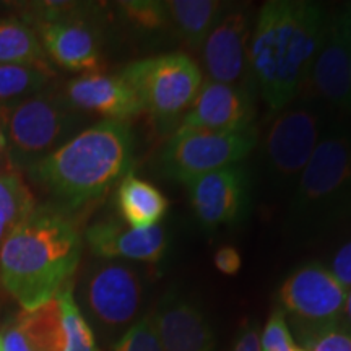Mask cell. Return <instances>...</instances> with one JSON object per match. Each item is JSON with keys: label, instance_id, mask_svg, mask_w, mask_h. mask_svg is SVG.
<instances>
[{"label": "cell", "instance_id": "cell-3", "mask_svg": "<svg viewBox=\"0 0 351 351\" xmlns=\"http://www.w3.org/2000/svg\"><path fill=\"white\" fill-rule=\"evenodd\" d=\"M132 153L129 124L103 119L70 137L26 173L64 208L75 210L103 197L129 174Z\"/></svg>", "mask_w": 351, "mask_h": 351}, {"label": "cell", "instance_id": "cell-38", "mask_svg": "<svg viewBox=\"0 0 351 351\" xmlns=\"http://www.w3.org/2000/svg\"><path fill=\"white\" fill-rule=\"evenodd\" d=\"M0 7H2V3H0Z\"/></svg>", "mask_w": 351, "mask_h": 351}, {"label": "cell", "instance_id": "cell-22", "mask_svg": "<svg viewBox=\"0 0 351 351\" xmlns=\"http://www.w3.org/2000/svg\"><path fill=\"white\" fill-rule=\"evenodd\" d=\"M23 330L33 351H64V333L57 298L36 309H21L13 319Z\"/></svg>", "mask_w": 351, "mask_h": 351}, {"label": "cell", "instance_id": "cell-11", "mask_svg": "<svg viewBox=\"0 0 351 351\" xmlns=\"http://www.w3.org/2000/svg\"><path fill=\"white\" fill-rule=\"evenodd\" d=\"M197 221L207 231L236 225L249 212L251 181L243 165L212 171L187 184Z\"/></svg>", "mask_w": 351, "mask_h": 351}, {"label": "cell", "instance_id": "cell-12", "mask_svg": "<svg viewBox=\"0 0 351 351\" xmlns=\"http://www.w3.org/2000/svg\"><path fill=\"white\" fill-rule=\"evenodd\" d=\"M306 86L330 108L351 112V26L343 13L328 16Z\"/></svg>", "mask_w": 351, "mask_h": 351}, {"label": "cell", "instance_id": "cell-19", "mask_svg": "<svg viewBox=\"0 0 351 351\" xmlns=\"http://www.w3.org/2000/svg\"><path fill=\"white\" fill-rule=\"evenodd\" d=\"M116 200L125 225L137 230L158 226L169 208V200L163 192L134 173L122 178Z\"/></svg>", "mask_w": 351, "mask_h": 351}, {"label": "cell", "instance_id": "cell-26", "mask_svg": "<svg viewBox=\"0 0 351 351\" xmlns=\"http://www.w3.org/2000/svg\"><path fill=\"white\" fill-rule=\"evenodd\" d=\"M122 13L132 25L145 32H160L169 23V13L166 2L158 0H130L119 3Z\"/></svg>", "mask_w": 351, "mask_h": 351}, {"label": "cell", "instance_id": "cell-28", "mask_svg": "<svg viewBox=\"0 0 351 351\" xmlns=\"http://www.w3.org/2000/svg\"><path fill=\"white\" fill-rule=\"evenodd\" d=\"M114 351H165L153 315H145L124 332Z\"/></svg>", "mask_w": 351, "mask_h": 351}, {"label": "cell", "instance_id": "cell-9", "mask_svg": "<svg viewBox=\"0 0 351 351\" xmlns=\"http://www.w3.org/2000/svg\"><path fill=\"white\" fill-rule=\"evenodd\" d=\"M80 300L96 326L111 333L121 332L132 326L142 307V275L124 262L91 263L83 274Z\"/></svg>", "mask_w": 351, "mask_h": 351}, {"label": "cell", "instance_id": "cell-25", "mask_svg": "<svg viewBox=\"0 0 351 351\" xmlns=\"http://www.w3.org/2000/svg\"><path fill=\"white\" fill-rule=\"evenodd\" d=\"M36 199L16 171H0V221L13 230L36 208Z\"/></svg>", "mask_w": 351, "mask_h": 351}, {"label": "cell", "instance_id": "cell-4", "mask_svg": "<svg viewBox=\"0 0 351 351\" xmlns=\"http://www.w3.org/2000/svg\"><path fill=\"white\" fill-rule=\"evenodd\" d=\"M351 215V129L326 125L289 204V226L315 232Z\"/></svg>", "mask_w": 351, "mask_h": 351}, {"label": "cell", "instance_id": "cell-37", "mask_svg": "<svg viewBox=\"0 0 351 351\" xmlns=\"http://www.w3.org/2000/svg\"><path fill=\"white\" fill-rule=\"evenodd\" d=\"M0 351H2V339H0Z\"/></svg>", "mask_w": 351, "mask_h": 351}, {"label": "cell", "instance_id": "cell-10", "mask_svg": "<svg viewBox=\"0 0 351 351\" xmlns=\"http://www.w3.org/2000/svg\"><path fill=\"white\" fill-rule=\"evenodd\" d=\"M346 289L322 263H306L280 287L285 314L300 326V333L343 320Z\"/></svg>", "mask_w": 351, "mask_h": 351}, {"label": "cell", "instance_id": "cell-20", "mask_svg": "<svg viewBox=\"0 0 351 351\" xmlns=\"http://www.w3.org/2000/svg\"><path fill=\"white\" fill-rule=\"evenodd\" d=\"M166 7L171 28L194 51L202 49L205 39L230 8L218 0H169Z\"/></svg>", "mask_w": 351, "mask_h": 351}, {"label": "cell", "instance_id": "cell-1", "mask_svg": "<svg viewBox=\"0 0 351 351\" xmlns=\"http://www.w3.org/2000/svg\"><path fill=\"white\" fill-rule=\"evenodd\" d=\"M327 20L319 3L304 0H271L258 12L249 62L262 98L274 112L288 108L306 86Z\"/></svg>", "mask_w": 351, "mask_h": 351}, {"label": "cell", "instance_id": "cell-15", "mask_svg": "<svg viewBox=\"0 0 351 351\" xmlns=\"http://www.w3.org/2000/svg\"><path fill=\"white\" fill-rule=\"evenodd\" d=\"M64 98L77 111L98 114L104 121L127 122L143 112L138 96L121 75L85 73L65 85Z\"/></svg>", "mask_w": 351, "mask_h": 351}, {"label": "cell", "instance_id": "cell-36", "mask_svg": "<svg viewBox=\"0 0 351 351\" xmlns=\"http://www.w3.org/2000/svg\"><path fill=\"white\" fill-rule=\"evenodd\" d=\"M343 15H345V19H346V21H348V25L351 26V5L346 8V10L343 12Z\"/></svg>", "mask_w": 351, "mask_h": 351}, {"label": "cell", "instance_id": "cell-16", "mask_svg": "<svg viewBox=\"0 0 351 351\" xmlns=\"http://www.w3.org/2000/svg\"><path fill=\"white\" fill-rule=\"evenodd\" d=\"M86 243L96 257L104 261H135L155 263L163 258L168 239L160 225L137 230L117 219H103L88 228Z\"/></svg>", "mask_w": 351, "mask_h": 351}, {"label": "cell", "instance_id": "cell-5", "mask_svg": "<svg viewBox=\"0 0 351 351\" xmlns=\"http://www.w3.org/2000/svg\"><path fill=\"white\" fill-rule=\"evenodd\" d=\"M5 125L8 168L26 171L70 140L80 116L64 96L44 90L0 108Z\"/></svg>", "mask_w": 351, "mask_h": 351}, {"label": "cell", "instance_id": "cell-29", "mask_svg": "<svg viewBox=\"0 0 351 351\" xmlns=\"http://www.w3.org/2000/svg\"><path fill=\"white\" fill-rule=\"evenodd\" d=\"M261 346L262 351H306L293 339L287 324V314L283 313L282 307H276L267 320Z\"/></svg>", "mask_w": 351, "mask_h": 351}, {"label": "cell", "instance_id": "cell-21", "mask_svg": "<svg viewBox=\"0 0 351 351\" xmlns=\"http://www.w3.org/2000/svg\"><path fill=\"white\" fill-rule=\"evenodd\" d=\"M47 60L38 32L28 21L0 20V64L32 65L51 72Z\"/></svg>", "mask_w": 351, "mask_h": 351}, {"label": "cell", "instance_id": "cell-24", "mask_svg": "<svg viewBox=\"0 0 351 351\" xmlns=\"http://www.w3.org/2000/svg\"><path fill=\"white\" fill-rule=\"evenodd\" d=\"M64 333V351H99L95 333L73 296L72 283L57 293Z\"/></svg>", "mask_w": 351, "mask_h": 351}, {"label": "cell", "instance_id": "cell-14", "mask_svg": "<svg viewBox=\"0 0 351 351\" xmlns=\"http://www.w3.org/2000/svg\"><path fill=\"white\" fill-rule=\"evenodd\" d=\"M254 98L249 86L207 80L179 127L239 130L254 125Z\"/></svg>", "mask_w": 351, "mask_h": 351}, {"label": "cell", "instance_id": "cell-7", "mask_svg": "<svg viewBox=\"0 0 351 351\" xmlns=\"http://www.w3.org/2000/svg\"><path fill=\"white\" fill-rule=\"evenodd\" d=\"M256 125L239 130H202L179 127L160 156L166 178L187 184L212 171L239 165L257 147Z\"/></svg>", "mask_w": 351, "mask_h": 351}, {"label": "cell", "instance_id": "cell-18", "mask_svg": "<svg viewBox=\"0 0 351 351\" xmlns=\"http://www.w3.org/2000/svg\"><path fill=\"white\" fill-rule=\"evenodd\" d=\"M38 36L47 59L72 72L95 73L101 65L99 44L82 20L38 25Z\"/></svg>", "mask_w": 351, "mask_h": 351}, {"label": "cell", "instance_id": "cell-32", "mask_svg": "<svg viewBox=\"0 0 351 351\" xmlns=\"http://www.w3.org/2000/svg\"><path fill=\"white\" fill-rule=\"evenodd\" d=\"M232 351H262L261 339H258L256 328H247L239 337V340L236 341L234 350Z\"/></svg>", "mask_w": 351, "mask_h": 351}, {"label": "cell", "instance_id": "cell-34", "mask_svg": "<svg viewBox=\"0 0 351 351\" xmlns=\"http://www.w3.org/2000/svg\"><path fill=\"white\" fill-rule=\"evenodd\" d=\"M343 320L345 324L351 328V288L346 293V301H345V311H343Z\"/></svg>", "mask_w": 351, "mask_h": 351}, {"label": "cell", "instance_id": "cell-6", "mask_svg": "<svg viewBox=\"0 0 351 351\" xmlns=\"http://www.w3.org/2000/svg\"><path fill=\"white\" fill-rule=\"evenodd\" d=\"M148 111L160 122H171L191 109L204 85V75L194 59L171 52L132 62L121 72Z\"/></svg>", "mask_w": 351, "mask_h": 351}, {"label": "cell", "instance_id": "cell-2", "mask_svg": "<svg viewBox=\"0 0 351 351\" xmlns=\"http://www.w3.org/2000/svg\"><path fill=\"white\" fill-rule=\"evenodd\" d=\"M82 249L80 232L67 217L36 207L0 247V283L21 309H36L70 283Z\"/></svg>", "mask_w": 351, "mask_h": 351}, {"label": "cell", "instance_id": "cell-33", "mask_svg": "<svg viewBox=\"0 0 351 351\" xmlns=\"http://www.w3.org/2000/svg\"><path fill=\"white\" fill-rule=\"evenodd\" d=\"M8 153H7V138L5 125H3L2 111H0V171H8ZM12 171V169H10Z\"/></svg>", "mask_w": 351, "mask_h": 351}, {"label": "cell", "instance_id": "cell-17", "mask_svg": "<svg viewBox=\"0 0 351 351\" xmlns=\"http://www.w3.org/2000/svg\"><path fill=\"white\" fill-rule=\"evenodd\" d=\"M153 320L165 351H212L213 333L199 307L179 295L161 301Z\"/></svg>", "mask_w": 351, "mask_h": 351}, {"label": "cell", "instance_id": "cell-31", "mask_svg": "<svg viewBox=\"0 0 351 351\" xmlns=\"http://www.w3.org/2000/svg\"><path fill=\"white\" fill-rule=\"evenodd\" d=\"M215 267L218 271H221L223 275H236L241 270L243 261H241V254L238 249H234L232 245H223L215 252Z\"/></svg>", "mask_w": 351, "mask_h": 351}, {"label": "cell", "instance_id": "cell-23", "mask_svg": "<svg viewBox=\"0 0 351 351\" xmlns=\"http://www.w3.org/2000/svg\"><path fill=\"white\" fill-rule=\"evenodd\" d=\"M49 70L32 65L0 64V108L12 106L46 90Z\"/></svg>", "mask_w": 351, "mask_h": 351}, {"label": "cell", "instance_id": "cell-8", "mask_svg": "<svg viewBox=\"0 0 351 351\" xmlns=\"http://www.w3.org/2000/svg\"><path fill=\"white\" fill-rule=\"evenodd\" d=\"M324 129L322 112L307 101L276 112L263 137L262 148L265 173L276 189L295 191Z\"/></svg>", "mask_w": 351, "mask_h": 351}, {"label": "cell", "instance_id": "cell-30", "mask_svg": "<svg viewBox=\"0 0 351 351\" xmlns=\"http://www.w3.org/2000/svg\"><path fill=\"white\" fill-rule=\"evenodd\" d=\"M328 270L335 276L337 282L348 291L351 288V239L337 249Z\"/></svg>", "mask_w": 351, "mask_h": 351}, {"label": "cell", "instance_id": "cell-27", "mask_svg": "<svg viewBox=\"0 0 351 351\" xmlns=\"http://www.w3.org/2000/svg\"><path fill=\"white\" fill-rule=\"evenodd\" d=\"M306 351H351V328L345 320L300 333Z\"/></svg>", "mask_w": 351, "mask_h": 351}, {"label": "cell", "instance_id": "cell-35", "mask_svg": "<svg viewBox=\"0 0 351 351\" xmlns=\"http://www.w3.org/2000/svg\"><path fill=\"white\" fill-rule=\"evenodd\" d=\"M10 231H12L10 228H8L7 225H3V223L0 221V247H2L3 241H5V238L8 236V232H10Z\"/></svg>", "mask_w": 351, "mask_h": 351}, {"label": "cell", "instance_id": "cell-13", "mask_svg": "<svg viewBox=\"0 0 351 351\" xmlns=\"http://www.w3.org/2000/svg\"><path fill=\"white\" fill-rule=\"evenodd\" d=\"M251 15L244 8H228L202 46L208 80L249 86L251 73Z\"/></svg>", "mask_w": 351, "mask_h": 351}]
</instances>
